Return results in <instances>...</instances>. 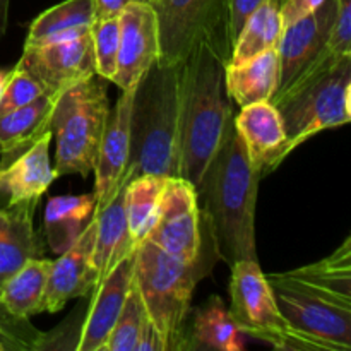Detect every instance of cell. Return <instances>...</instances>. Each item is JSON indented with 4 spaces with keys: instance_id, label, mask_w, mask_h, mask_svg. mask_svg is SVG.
I'll use <instances>...</instances> for the list:
<instances>
[{
    "instance_id": "6da1fadb",
    "label": "cell",
    "mask_w": 351,
    "mask_h": 351,
    "mask_svg": "<svg viewBox=\"0 0 351 351\" xmlns=\"http://www.w3.org/2000/svg\"><path fill=\"white\" fill-rule=\"evenodd\" d=\"M261 178L232 120L195 189L218 259L230 267L240 261H259L256 204Z\"/></svg>"
},
{
    "instance_id": "7a4b0ae2",
    "label": "cell",
    "mask_w": 351,
    "mask_h": 351,
    "mask_svg": "<svg viewBox=\"0 0 351 351\" xmlns=\"http://www.w3.org/2000/svg\"><path fill=\"white\" fill-rule=\"evenodd\" d=\"M278 308L329 351L351 350V237L317 263L266 274Z\"/></svg>"
},
{
    "instance_id": "3957f363",
    "label": "cell",
    "mask_w": 351,
    "mask_h": 351,
    "mask_svg": "<svg viewBox=\"0 0 351 351\" xmlns=\"http://www.w3.org/2000/svg\"><path fill=\"white\" fill-rule=\"evenodd\" d=\"M225 62L199 45L184 60L180 106V177L195 189L233 120L225 91Z\"/></svg>"
},
{
    "instance_id": "277c9868",
    "label": "cell",
    "mask_w": 351,
    "mask_h": 351,
    "mask_svg": "<svg viewBox=\"0 0 351 351\" xmlns=\"http://www.w3.org/2000/svg\"><path fill=\"white\" fill-rule=\"evenodd\" d=\"M184 62H154L139 79L130 113L129 167L136 175L180 177V106Z\"/></svg>"
},
{
    "instance_id": "5b68a950",
    "label": "cell",
    "mask_w": 351,
    "mask_h": 351,
    "mask_svg": "<svg viewBox=\"0 0 351 351\" xmlns=\"http://www.w3.org/2000/svg\"><path fill=\"white\" fill-rule=\"evenodd\" d=\"M216 259L218 254L211 250L202 254L194 263H185L147 240L137 243L134 254V280L165 351H191L189 321L192 295L195 285L211 273Z\"/></svg>"
},
{
    "instance_id": "8992f818",
    "label": "cell",
    "mask_w": 351,
    "mask_h": 351,
    "mask_svg": "<svg viewBox=\"0 0 351 351\" xmlns=\"http://www.w3.org/2000/svg\"><path fill=\"white\" fill-rule=\"evenodd\" d=\"M287 130L288 154L328 129L351 120V53L326 48L285 91L273 96Z\"/></svg>"
},
{
    "instance_id": "52a82bcc",
    "label": "cell",
    "mask_w": 351,
    "mask_h": 351,
    "mask_svg": "<svg viewBox=\"0 0 351 351\" xmlns=\"http://www.w3.org/2000/svg\"><path fill=\"white\" fill-rule=\"evenodd\" d=\"M110 105L105 79L91 75L65 89L51 113V134L57 141V175L88 177L96 163Z\"/></svg>"
},
{
    "instance_id": "ba28073f",
    "label": "cell",
    "mask_w": 351,
    "mask_h": 351,
    "mask_svg": "<svg viewBox=\"0 0 351 351\" xmlns=\"http://www.w3.org/2000/svg\"><path fill=\"white\" fill-rule=\"evenodd\" d=\"M230 269L228 311L243 335L267 343L276 350L329 351L324 343L297 331L285 319L259 261H240Z\"/></svg>"
},
{
    "instance_id": "9c48e42d",
    "label": "cell",
    "mask_w": 351,
    "mask_h": 351,
    "mask_svg": "<svg viewBox=\"0 0 351 351\" xmlns=\"http://www.w3.org/2000/svg\"><path fill=\"white\" fill-rule=\"evenodd\" d=\"M165 65L182 64L199 45H208L225 64L232 57L226 0H151Z\"/></svg>"
},
{
    "instance_id": "30bf717a",
    "label": "cell",
    "mask_w": 351,
    "mask_h": 351,
    "mask_svg": "<svg viewBox=\"0 0 351 351\" xmlns=\"http://www.w3.org/2000/svg\"><path fill=\"white\" fill-rule=\"evenodd\" d=\"M144 240L185 263H194L202 254L216 250L199 209L197 191L191 182L182 177L165 178L156 218Z\"/></svg>"
},
{
    "instance_id": "8fae6325",
    "label": "cell",
    "mask_w": 351,
    "mask_h": 351,
    "mask_svg": "<svg viewBox=\"0 0 351 351\" xmlns=\"http://www.w3.org/2000/svg\"><path fill=\"white\" fill-rule=\"evenodd\" d=\"M16 65L36 79L45 93L60 96L75 82L96 74L91 31L74 40L24 45Z\"/></svg>"
},
{
    "instance_id": "7c38bea8",
    "label": "cell",
    "mask_w": 351,
    "mask_h": 351,
    "mask_svg": "<svg viewBox=\"0 0 351 351\" xmlns=\"http://www.w3.org/2000/svg\"><path fill=\"white\" fill-rule=\"evenodd\" d=\"M120 43L113 84L122 91L136 88L147 69L160 58L158 21L149 0H134L119 14Z\"/></svg>"
},
{
    "instance_id": "4fadbf2b",
    "label": "cell",
    "mask_w": 351,
    "mask_h": 351,
    "mask_svg": "<svg viewBox=\"0 0 351 351\" xmlns=\"http://www.w3.org/2000/svg\"><path fill=\"white\" fill-rule=\"evenodd\" d=\"M132 89L122 91L113 110H110L103 130L101 143L96 154L95 171V213L101 211L119 192L125 180H130L134 173L127 170L130 156V113L134 101Z\"/></svg>"
},
{
    "instance_id": "5bb4252c",
    "label": "cell",
    "mask_w": 351,
    "mask_h": 351,
    "mask_svg": "<svg viewBox=\"0 0 351 351\" xmlns=\"http://www.w3.org/2000/svg\"><path fill=\"white\" fill-rule=\"evenodd\" d=\"M96 240V218L93 216L81 235L60 257L51 261L47 288L41 300V314H55L75 298L93 295L96 287V271L93 252Z\"/></svg>"
},
{
    "instance_id": "9a60e30c",
    "label": "cell",
    "mask_w": 351,
    "mask_h": 351,
    "mask_svg": "<svg viewBox=\"0 0 351 351\" xmlns=\"http://www.w3.org/2000/svg\"><path fill=\"white\" fill-rule=\"evenodd\" d=\"M335 17L336 0H326L315 12L283 27L278 43L280 84L273 96L285 91L312 62L324 53Z\"/></svg>"
},
{
    "instance_id": "2e32d148",
    "label": "cell",
    "mask_w": 351,
    "mask_h": 351,
    "mask_svg": "<svg viewBox=\"0 0 351 351\" xmlns=\"http://www.w3.org/2000/svg\"><path fill=\"white\" fill-rule=\"evenodd\" d=\"M51 137L48 129L27 146L0 154L5 158L0 161V197L5 204L40 201L58 177L50 165Z\"/></svg>"
},
{
    "instance_id": "e0dca14e",
    "label": "cell",
    "mask_w": 351,
    "mask_h": 351,
    "mask_svg": "<svg viewBox=\"0 0 351 351\" xmlns=\"http://www.w3.org/2000/svg\"><path fill=\"white\" fill-rule=\"evenodd\" d=\"M233 123L261 177L273 173L287 160V130L273 103L257 101L243 106L233 117Z\"/></svg>"
},
{
    "instance_id": "ac0fdd59",
    "label": "cell",
    "mask_w": 351,
    "mask_h": 351,
    "mask_svg": "<svg viewBox=\"0 0 351 351\" xmlns=\"http://www.w3.org/2000/svg\"><path fill=\"white\" fill-rule=\"evenodd\" d=\"M134 252L123 257L112 273L103 278L91 295V305L82 319L77 351H103L134 278Z\"/></svg>"
},
{
    "instance_id": "d6986e66",
    "label": "cell",
    "mask_w": 351,
    "mask_h": 351,
    "mask_svg": "<svg viewBox=\"0 0 351 351\" xmlns=\"http://www.w3.org/2000/svg\"><path fill=\"white\" fill-rule=\"evenodd\" d=\"M40 201L0 204V287L27 259L45 256L43 232L34 228Z\"/></svg>"
},
{
    "instance_id": "ffe728a7",
    "label": "cell",
    "mask_w": 351,
    "mask_h": 351,
    "mask_svg": "<svg viewBox=\"0 0 351 351\" xmlns=\"http://www.w3.org/2000/svg\"><path fill=\"white\" fill-rule=\"evenodd\" d=\"M127 182L129 180L123 182L119 192L113 195L112 201L101 211L95 213L96 240L95 252H93V266L96 271V287L101 283L106 274L112 273L113 267L123 257L134 252V249L137 247L130 237L125 209H123V191H125Z\"/></svg>"
},
{
    "instance_id": "44dd1931",
    "label": "cell",
    "mask_w": 351,
    "mask_h": 351,
    "mask_svg": "<svg viewBox=\"0 0 351 351\" xmlns=\"http://www.w3.org/2000/svg\"><path fill=\"white\" fill-rule=\"evenodd\" d=\"M225 91L240 108L257 101H271L280 84L278 48L242 64H225Z\"/></svg>"
},
{
    "instance_id": "7402d4cb",
    "label": "cell",
    "mask_w": 351,
    "mask_h": 351,
    "mask_svg": "<svg viewBox=\"0 0 351 351\" xmlns=\"http://www.w3.org/2000/svg\"><path fill=\"white\" fill-rule=\"evenodd\" d=\"M189 348L191 351H240L245 348L243 332L218 295H211L201 307L192 308Z\"/></svg>"
},
{
    "instance_id": "603a6c76",
    "label": "cell",
    "mask_w": 351,
    "mask_h": 351,
    "mask_svg": "<svg viewBox=\"0 0 351 351\" xmlns=\"http://www.w3.org/2000/svg\"><path fill=\"white\" fill-rule=\"evenodd\" d=\"M96 195H57L47 202L43 218L45 242L50 245L51 252L60 256L77 240L82 230L88 226L95 216Z\"/></svg>"
},
{
    "instance_id": "cb8c5ba5",
    "label": "cell",
    "mask_w": 351,
    "mask_h": 351,
    "mask_svg": "<svg viewBox=\"0 0 351 351\" xmlns=\"http://www.w3.org/2000/svg\"><path fill=\"white\" fill-rule=\"evenodd\" d=\"M96 19V0H64L31 23L24 45H45L74 40L91 31Z\"/></svg>"
},
{
    "instance_id": "d4e9b609",
    "label": "cell",
    "mask_w": 351,
    "mask_h": 351,
    "mask_svg": "<svg viewBox=\"0 0 351 351\" xmlns=\"http://www.w3.org/2000/svg\"><path fill=\"white\" fill-rule=\"evenodd\" d=\"M51 259L33 257L10 274L0 287V305L16 317L41 314V300L50 274Z\"/></svg>"
},
{
    "instance_id": "484cf974",
    "label": "cell",
    "mask_w": 351,
    "mask_h": 351,
    "mask_svg": "<svg viewBox=\"0 0 351 351\" xmlns=\"http://www.w3.org/2000/svg\"><path fill=\"white\" fill-rule=\"evenodd\" d=\"M281 0H263L252 14L247 17L239 36L233 41L232 57L228 62L242 64L257 55L278 48L283 19L280 12Z\"/></svg>"
},
{
    "instance_id": "4316f807",
    "label": "cell",
    "mask_w": 351,
    "mask_h": 351,
    "mask_svg": "<svg viewBox=\"0 0 351 351\" xmlns=\"http://www.w3.org/2000/svg\"><path fill=\"white\" fill-rule=\"evenodd\" d=\"M58 95L43 93L29 105L0 117V154L27 146L51 129V113Z\"/></svg>"
},
{
    "instance_id": "83f0119b",
    "label": "cell",
    "mask_w": 351,
    "mask_h": 351,
    "mask_svg": "<svg viewBox=\"0 0 351 351\" xmlns=\"http://www.w3.org/2000/svg\"><path fill=\"white\" fill-rule=\"evenodd\" d=\"M163 187L165 177L151 173L136 175L127 182L123 191V209L130 237L136 245L146 239L153 226Z\"/></svg>"
},
{
    "instance_id": "f1b7e54d",
    "label": "cell",
    "mask_w": 351,
    "mask_h": 351,
    "mask_svg": "<svg viewBox=\"0 0 351 351\" xmlns=\"http://www.w3.org/2000/svg\"><path fill=\"white\" fill-rule=\"evenodd\" d=\"M147 322H149V317H147L143 297H141L136 280L132 278L122 311L113 324L103 351H136Z\"/></svg>"
},
{
    "instance_id": "f546056e",
    "label": "cell",
    "mask_w": 351,
    "mask_h": 351,
    "mask_svg": "<svg viewBox=\"0 0 351 351\" xmlns=\"http://www.w3.org/2000/svg\"><path fill=\"white\" fill-rule=\"evenodd\" d=\"M93 53H95L96 75L105 81H112L117 74V58H119L120 27L119 16L95 19L91 26Z\"/></svg>"
},
{
    "instance_id": "4dcf8cb0",
    "label": "cell",
    "mask_w": 351,
    "mask_h": 351,
    "mask_svg": "<svg viewBox=\"0 0 351 351\" xmlns=\"http://www.w3.org/2000/svg\"><path fill=\"white\" fill-rule=\"evenodd\" d=\"M45 332L29 324V319L16 317L0 305V351H38L43 348Z\"/></svg>"
},
{
    "instance_id": "1f68e13d",
    "label": "cell",
    "mask_w": 351,
    "mask_h": 351,
    "mask_svg": "<svg viewBox=\"0 0 351 351\" xmlns=\"http://www.w3.org/2000/svg\"><path fill=\"white\" fill-rule=\"evenodd\" d=\"M43 88L34 77H31L24 69L14 67L7 79L5 88L0 93V117L21 106L29 105L31 101L43 95Z\"/></svg>"
},
{
    "instance_id": "d6a6232c",
    "label": "cell",
    "mask_w": 351,
    "mask_h": 351,
    "mask_svg": "<svg viewBox=\"0 0 351 351\" xmlns=\"http://www.w3.org/2000/svg\"><path fill=\"white\" fill-rule=\"evenodd\" d=\"M328 50L351 53V0H336V17L328 40Z\"/></svg>"
},
{
    "instance_id": "836d02e7",
    "label": "cell",
    "mask_w": 351,
    "mask_h": 351,
    "mask_svg": "<svg viewBox=\"0 0 351 351\" xmlns=\"http://www.w3.org/2000/svg\"><path fill=\"white\" fill-rule=\"evenodd\" d=\"M324 2L326 0H281L280 12L281 19H283V27L315 12Z\"/></svg>"
},
{
    "instance_id": "e575fe53",
    "label": "cell",
    "mask_w": 351,
    "mask_h": 351,
    "mask_svg": "<svg viewBox=\"0 0 351 351\" xmlns=\"http://www.w3.org/2000/svg\"><path fill=\"white\" fill-rule=\"evenodd\" d=\"M226 2H228L230 16V36H232L233 45V41L239 36L240 29H242L243 24H245L247 17L256 10V7L259 5L263 0H226Z\"/></svg>"
},
{
    "instance_id": "d590c367",
    "label": "cell",
    "mask_w": 351,
    "mask_h": 351,
    "mask_svg": "<svg viewBox=\"0 0 351 351\" xmlns=\"http://www.w3.org/2000/svg\"><path fill=\"white\" fill-rule=\"evenodd\" d=\"M134 0H96V19L117 17L123 7Z\"/></svg>"
},
{
    "instance_id": "8d00e7d4",
    "label": "cell",
    "mask_w": 351,
    "mask_h": 351,
    "mask_svg": "<svg viewBox=\"0 0 351 351\" xmlns=\"http://www.w3.org/2000/svg\"><path fill=\"white\" fill-rule=\"evenodd\" d=\"M9 5L10 0H0V38L5 34L9 24Z\"/></svg>"
},
{
    "instance_id": "74e56055",
    "label": "cell",
    "mask_w": 351,
    "mask_h": 351,
    "mask_svg": "<svg viewBox=\"0 0 351 351\" xmlns=\"http://www.w3.org/2000/svg\"><path fill=\"white\" fill-rule=\"evenodd\" d=\"M9 75H10V71H0V93H2V89L5 88Z\"/></svg>"
},
{
    "instance_id": "f35d334b",
    "label": "cell",
    "mask_w": 351,
    "mask_h": 351,
    "mask_svg": "<svg viewBox=\"0 0 351 351\" xmlns=\"http://www.w3.org/2000/svg\"><path fill=\"white\" fill-rule=\"evenodd\" d=\"M149 2H151V0H149Z\"/></svg>"
}]
</instances>
